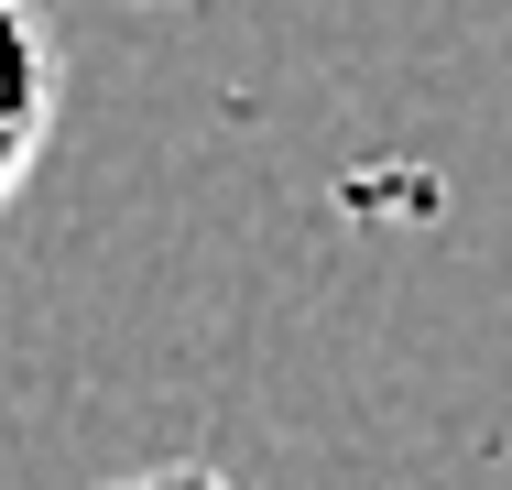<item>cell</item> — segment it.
<instances>
[{
	"instance_id": "cell-1",
	"label": "cell",
	"mask_w": 512,
	"mask_h": 490,
	"mask_svg": "<svg viewBox=\"0 0 512 490\" xmlns=\"http://www.w3.org/2000/svg\"><path fill=\"white\" fill-rule=\"evenodd\" d=\"M44 131H55V44L33 33L22 0H0V207L22 196Z\"/></svg>"
},
{
	"instance_id": "cell-2",
	"label": "cell",
	"mask_w": 512,
	"mask_h": 490,
	"mask_svg": "<svg viewBox=\"0 0 512 490\" xmlns=\"http://www.w3.org/2000/svg\"><path fill=\"white\" fill-rule=\"evenodd\" d=\"M99 490H240V480H218V469H197V458H175V469H131V480H99Z\"/></svg>"
}]
</instances>
